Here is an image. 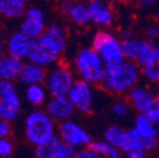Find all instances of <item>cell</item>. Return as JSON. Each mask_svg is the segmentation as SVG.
<instances>
[{"label":"cell","mask_w":159,"mask_h":158,"mask_svg":"<svg viewBox=\"0 0 159 158\" xmlns=\"http://www.w3.org/2000/svg\"><path fill=\"white\" fill-rule=\"evenodd\" d=\"M18 95L16 86L14 81H8V80H0V99H5Z\"/></svg>","instance_id":"obj_28"},{"label":"cell","mask_w":159,"mask_h":158,"mask_svg":"<svg viewBox=\"0 0 159 158\" xmlns=\"http://www.w3.org/2000/svg\"><path fill=\"white\" fill-rule=\"evenodd\" d=\"M142 77V70L136 62L133 61H123L110 67H106V72L101 86L105 91L112 95H128L130 90H133L136 85H139Z\"/></svg>","instance_id":"obj_1"},{"label":"cell","mask_w":159,"mask_h":158,"mask_svg":"<svg viewBox=\"0 0 159 158\" xmlns=\"http://www.w3.org/2000/svg\"><path fill=\"white\" fill-rule=\"evenodd\" d=\"M92 86L93 85L82 80H78V78L75 82L72 90L68 94V97L71 99V101L77 111H81L85 114L92 111L95 105V92Z\"/></svg>","instance_id":"obj_9"},{"label":"cell","mask_w":159,"mask_h":158,"mask_svg":"<svg viewBox=\"0 0 159 158\" xmlns=\"http://www.w3.org/2000/svg\"><path fill=\"white\" fill-rule=\"evenodd\" d=\"M92 48L102 58L106 67L125 61L123 39L107 29L97 30L92 38Z\"/></svg>","instance_id":"obj_4"},{"label":"cell","mask_w":159,"mask_h":158,"mask_svg":"<svg viewBox=\"0 0 159 158\" xmlns=\"http://www.w3.org/2000/svg\"><path fill=\"white\" fill-rule=\"evenodd\" d=\"M46 111L56 123H62L72 119V115L77 110L68 96H51Z\"/></svg>","instance_id":"obj_12"},{"label":"cell","mask_w":159,"mask_h":158,"mask_svg":"<svg viewBox=\"0 0 159 158\" xmlns=\"http://www.w3.org/2000/svg\"><path fill=\"white\" fill-rule=\"evenodd\" d=\"M126 138H128V130L126 129H124L120 125H110L105 130L102 139H105L111 146L117 147L119 149L123 151L125 142H126Z\"/></svg>","instance_id":"obj_23"},{"label":"cell","mask_w":159,"mask_h":158,"mask_svg":"<svg viewBox=\"0 0 159 158\" xmlns=\"http://www.w3.org/2000/svg\"><path fill=\"white\" fill-rule=\"evenodd\" d=\"M73 68L78 80L91 85H101L106 72V65L92 47L82 48L76 53Z\"/></svg>","instance_id":"obj_3"},{"label":"cell","mask_w":159,"mask_h":158,"mask_svg":"<svg viewBox=\"0 0 159 158\" xmlns=\"http://www.w3.org/2000/svg\"><path fill=\"white\" fill-rule=\"evenodd\" d=\"M33 158H37V157H33Z\"/></svg>","instance_id":"obj_38"},{"label":"cell","mask_w":159,"mask_h":158,"mask_svg":"<svg viewBox=\"0 0 159 158\" xmlns=\"http://www.w3.org/2000/svg\"><path fill=\"white\" fill-rule=\"evenodd\" d=\"M38 41L42 43L52 54H54L58 60L63 56L67 49V38L63 28L59 24H49L46 32L42 34Z\"/></svg>","instance_id":"obj_10"},{"label":"cell","mask_w":159,"mask_h":158,"mask_svg":"<svg viewBox=\"0 0 159 158\" xmlns=\"http://www.w3.org/2000/svg\"><path fill=\"white\" fill-rule=\"evenodd\" d=\"M47 77V68H43L41 66H37L30 62H25V66L23 68V72L19 77L24 86L30 85H44Z\"/></svg>","instance_id":"obj_19"},{"label":"cell","mask_w":159,"mask_h":158,"mask_svg":"<svg viewBox=\"0 0 159 158\" xmlns=\"http://www.w3.org/2000/svg\"><path fill=\"white\" fill-rule=\"evenodd\" d=\"M57 61H58V58L54 54H52L46 47H43L38 39L33 41L32 48L27 57V62L34 63L43 68H51L54 65H57Z\"/></svg>","instance_id":"obj_16"},{"label":"cell","mask_w":159,"mask_h":158,"mask_svg":"<svg viewBox=\"0 0 159 158\" xmlns=\"http://www.w3.org/2000/svg\"><path fill=\"white\" fill-rule=\"evenodd\" d=\"M59 139L58 137L53 138L49 142L35 147V156L37 158H56V149H57V144H58Z\"/></svg>","instance_id":"obj_25"},{"label":"cell","mask_w":159,"mask_h":158,"mask_svg":"<svg viewBox=\"0 0 159 158\" xmlns=\"http://www.w3.org/2000/svg\"><path fill=\"white\" fill-rule=\"evenodd\" d=\"M158 94L147 85H136L126 95V100L131 109L136 110L138 114H148L155 105Z\"/></svg>","instance_id":"obj_8"},{"label":"cell","mask_w":159,"mask_h":158,"mask_svg":"<svg viewBox=\"0 0 159 158\" xmlns=\"http://www.w3.org/2000/svg\"><path fill=\"white\" fill-rule=\"evenodd\" d=\"M27 12V0H0V15L8 19L24 16Z\"/></svg>","instance_id":"obj_22"},{"label":"cell","mask_w":159,"mask_h":158,"mask_svg":"<svg viewBox=\"0 0 159 158\" xmlns=\"http://www.w3.org/2000/svg\"><path fill=\"white\" fill-rule=\"evenodd\" d=\"M11 130H13L11 123L0 119V139L2 138H9L11 134Z\"/></svg>","instance_id":"obj_32"},{"label":"cell","mask_w":159,"mask_h":158,"mask_svg":"<svg viewBox=\"0 0 159 158\" xmlns=\"http://www.w3.org/2000/svg\"><path fill=\"white\" fill-rule=\"evenodd\" d=\"M150 116V119L159 127V94H158V97H157V101H155V105L153 106V109L147 114Z\"/></svg>","instance_id":"obj_33"},{"label":"cell","mask_w":159,"mask_h":158,"mask_svg":"<svg viewBox=\"0 0 159 158\" xmlns=\"http://www.w3.org/2000/svg\"><path fill=\"white\" fill-rule=\"evenodd\" d=\"M87 5H89L91 23L100 27L101 29H105L114 23L115 14L105 0H101V2L90 0Z\"/></svg>","instance_id":"obj_14"},{"label":"cell","mask_w":159,"mask_h":158,"mask_svg":"<svg viewBox=\"0 0 159 158\" xmlns=\"http://www.w3.org/2000/svg\"><path fill=\"white\" fill-rule=\"evenodd\" d=\"M48 90L44 85H30V86H25L24 90V97L28 101V104H30L34 108H41L43 105H47L48 103Z\"/></svg>","instance_id":"obj_21"},{"label":"cell","mask_w":159,"mask_h":158,"mask_svg":"<svg viewBox=\"0 0 159 158\" xmlns=\"http://www.w3.org/2000/svg\"><path fill=\"white\" fill-rule=\"evenodd\" d=\"M57 137L59 141L75 147L76 149L86 148L92 143L91 134L80 123L72 119L58 123Z\"/></svg>","instance_id":"obj_6"},{"label":"cell","mask_w":159,"mask_h":158,"mask_svg":"<svg viewBox=\"0 0 159 158\" xmlns=\"http://www.w3.org/2000/svg\"><path fill=\"white\" fill-rule=\"evenodd\" d=\"M32 44L33 39H30L22 30H16L11 33L5 41V53L25 61L32 48Z\"/></svg>","instance_id":"obj_13"},{"label":"cell","mask_w":159,"mask_h":158,"mask_svg":"<svg viewBox=\"0 0 159 158\" xmlns=\"http://www.w3.org/2000/svg\"><path fill=\"white\" fill-rule=\"evenodd\" d=\"M63 13L71 23L78 27H86L91 23L89 5L82 2H67L63 5Z\"/></svg>","instance_id":"obj_15"},{"label":"cell","mask_w":159,"mask_h":158,"mask_svg":"<svg viewBox=\"0 0 159 158\" xmlns=\"http://www.w3.org/2000/svg\"><path fill=\"white\" fill-rule=\"evenodd\" d=\"M24 66H25V61L5 53L0 58V80H8V81L19 80Z\"/></svg>","instance_id":"obj_17"},{"label":"cell","mask_w":159,"mask_h":158,"mask_svg":"<svg viewBox=\"0 0 159 158\" xmlns=\"http://www.w3.org/2000/svg\"><path fill=\"white\" fill-rule=\"evenodd\" d=\"M136 63L142 70V76L148 82L159 84V46L145 39Z\"/></svg>","instance_id":"obj_7"},{"label":"cell","mask_w":159,"mask_h":158,"mask_svg":"<svg viewBox=\"0 0 159 158\" xmlns=\"http://www.w3.org/2000/svg\"><path fill=\"white\" fill-rule=\"evenodd\" d=\"M75 158H102V157L97 152H95L91 147H86V148L77 149V153H76Z\"/></svg>","instance_id":"obj_31"},{"label":"cell","mask_w":159,"mask_h":158,"mask_svg":"<svg viewBox=\"0 0 159 158\" xmlns=\"http://www.w3.org/2000/svg\"><path fill=\"white\" fill-rule=\"evenodd\" d=\"M57 127L58 124L42 109L32 110L24 119L25 138L34 147H39L56 138Z\"/></svg>","instance_id":"obj_2"},{"label":"cell","mask_w":159,"mask_h":158,"mask_svg":"<svg viewBox=\"0 0 159 158\" xmlns=\"http://www.w3.org/2000/svg\"><path fill=\"white\" fill-rule=\"evenodd\" d=\"M145 35H147V41L155 42L159 38V24L157 23H150L145 28Z\"/></svg>","instance_id":"obj_30"},{"label":"cell","mask_w":159,"mask_h":158,"mask_svg":"<svg viewBox=\"0 0 159 158\" xmlns=\"http://www.w3.org/2000/svg\"><path fill=\"white\" fill-rule=\"evenodd\" d=\"M5 54V42L3 41V38L0 37V58Z\"/></svg>","instance_id":"obj_35"},{"label":"cell","mask_w":159,"mask_h":158,"mask_svg":"<svg viewBox=\"0 0 159 158\" xmlns=\"http://www.w3.org/2000/svg\"><path fill=\"white\" fill-rule=\"evenodd\" d=\"M14 153V143L10 138L0 139V158H10Z\"/></svg>","instance_id":"obj_29"},{"label":"cell","mask_w":159,"mask_h":158,"mask_svg":"<svg viewBox=\"0 0 159 158\" xmlns=\"http://www.w3.org/2000/svg\"><path fill=\"white\" fill-rule=\"evenodd\" d=\"M155 149H157V152L159 153V138H158V142H157V147H155Z\"/></svg>","instance_id":"obj_36"},{"label":"cell","mask_w":159,"mask_h":158,"mask_svg":"<svg viewBox=\"0 0 159 158\" xmlns=\"http://www.w3.org/2000/svg\"><path fill=\"white\" fill-rule=\"evenodd\" d=\"M138 3L144 8H150L158 3V0H138Z\"/></svg>","instance_id":"obj_34"},{"label":"cell","mask_w":159,"mask_h":158,"mask_svg":"<svg viewBox=\"0 0 159 158\" xmlns=\"http://www.w3.org/2000/svg\"><path fill=\"white\" fill-rule=\"evenodd\" d=\"M22 111V100L19 95L0 99V119L5 122H14Z\"/></svg>","instance_id":"obj_20"},{"label":"cell","mask_w":159,"mask_h":158,"mask_svg":"<svg viewBox=\"0 0 159 158\" xmlns=\"http://www.w3.org/2000/svg\"><path fill=\"white\" fill-rule=\"evenodd\" d=\"M130 109H131V106L129 105L126 99H125V100H123V99H119V100H116L115 103H112L111 113L116 118H119V119H124V118H126L129 115Z\"/></svg>","instance_id":"obj_26"},{"label":"cell","mask_w":159,"mask_h":158,"mask_svg":"<svg viewBox=\"0 0 159 158\" xmlns=\"http://www.w3.org/2000/svg\"><path fill=\"white\" fill-rule=\"evenodd\" d=\"M77 153V149L67 143H63L59 141L56 149V158H75Z\"/></svg>","instance_id":"obj_27"},{"label":"cell","mask_w":159,"mask_h":158,"mask_svg":"<svg viewBox=\"0 0 159 158\" xmlns=\"http://www.w3.org/2000/svg\"><path fill=\"white\" fill-rule=\"evenodd\" d=\"M47 27L48 26L46 23L44 13L38 8H29V9H27V12L23 16L20 29L19 30H22L30 39L35 41V39L42 37V34L46 32Z\"/></svg>","instance_id":"obj_11"},{"label":"cell","mask_w":159,"mask_h":158,"mask_svg":"<svg viewBox=\"0 0 159 158\" xmlns=\"http://www.w3.org/2000/svg\"><path fill=\"white\" fill-rule=\"evenodd\" d=\"M89 147H91L95 152H97L102 158H125V156H124L121 149H119L117 147L111 146L105 139L92 141V143Z\"/></svg>","instance_id":"obj_24"},{"label":"cell","mask_w":159,"mask_h":158,"mask_svg":"<svg viewBox=\"0 0 159 158\" xmlns=\"http://www.w3.org/2000/svg\"><path fill=\"white\" fill-rule=\"evenodd\" d=\"M120 38L123 39V51H124L125 60L136 62L143 51L145 39L136 38L129 32H121Z\"/></svg>","instance_id":"obj_18"},{"label":"cell","mask_w":159,"mask_h":158,"mask_svg":"<svg viewBox=\"0 0 159 158\" xmlns=\"http://www.w3.org/2000/svg\"><path fill=\"white\" fill-rule=\"evenodd\" d=\"M96 2H101V0H96Z\"/></svg>","instance_id":"obj_37"},{"label":"cell","mask_w":159,"mask_h":158,"mask_svg":"<svg viewBox=\"0 0 159 158\" xmlns=\"http://www.w3.org/2000/svg\"><path fill=\"white\" fill-rule=\"evenodd\" d=\"M76 73L66 65H54L47 71L44 86L51 96H68L75 82Z\"/></svg>","instance_id":"obj_5"}]
</instances>
